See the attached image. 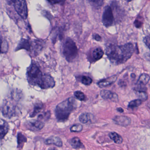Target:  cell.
I'll return each mask as SVG.
<instances>
[{"label":"cell","mask_w":150,"mask_h":150,"mask_svg":"<svg viewBox=\"0 0 150 150\" xmlns=\"http://www.w3.org/2000/svg\"><path fill=\"white\" fill-rule=\"evenodd\" d=\"M27 79L31 84L37 86L42 89L53 88L55 81L50 75L43 74L36 63H32L27 69Z\"/></svg>","instance_id":"obj_1"},{"label":"cell","mask_w":150,"mask_h":150,"mask_svg":"<svg viewBox=\"0 0 150 150\" xmlns=\"http://www.w3.org/2000/svg\"><path fill=\"white\" fill-rule=\"evenodd\" d=\"M134 51V47L131 43L121 46L111 45L107 47L106 54L111 62L116 65H119L129 59Z\"/></svg>","instance_id":"obj_2"},{"label":"cell","mask_w":150,"mask_h":150,"mask_svg":"<svg viewBox=\"0 0 150 150\" xmlns=\"http://www.w3.org/2000/svg\"><path fill=\"white\" fill-rule=\"evenodd\" d=\"M23 94L18 90L11 91L5 99L2 108V113L6 118L14 117L18 113V104L23 98Z\"/></svg>","instance_id":"obj_3"},{"label":"cell","mask_w":150,"mask_h":150,"mask_svg":"<svg viewBox=\"0 0 150 150\" xmlns=\"http://www.w3.org/2000/svg\"><path fill=\"white\" fill-rule=\"evenodd\" d=\"M75 100L73 97L69 98L58 104L55 109V115L59 122L66 121L71 112L75 108Z\"/></svg>","instance_id":"obj_4"},{"label":"cell","mask_w":150,"mask_h":150,"mask_svg":"<svg viewBox=\"0 0 150 150\" xmlns=\"http://www.w3.org/2000/svg\"><path fill=\"white\" fill-rule=\"evenodd\" d=\"M43 45L44 43L41 40L30 41L29 40L23 38L18 43L16 48V51H18L21 49H25L30 52L31 54L36 55L42 50Z\"/></svg>","instance_id":"obj_5"},{"label":"cell","mask_w":150,"mask_h":150,"mask_svg":"<svg viewBox=\"0 0 150 150\" xmlns=\"http://www.w3.org/2000/svg\"><path fill=\"white\" fill-rule=\"evenodd\" d=\"M63 53L66 59L71 62L76 59L78 54V49L75 42L70 38L66 40L63 46Z\"/></svg>","instance_id":"obj_6"},{"label":"cell","mask_w":150,"mask_h":150,"mask_svg":"<svg viewBox=\"0 0 150 150\" xmlns=\"http://www.w3.org/2000/svg\"><path fill=\"white\" fill-rule=\"evenodd\" d=\"M9 5L13 6L17 14L23 19L28 16V8L26 0H7Z\"/></svg>","instance_id":"obj_7"},{"label":"cell","mask_w":150,"mask_h":150,"mask_svg":"<svg viewBox=\"0 0 150 150\" xmlns=\"http://www.w3.org/2000/svg\"><path fill=\"white\" fill-rule=\"evenodd\" d=\"M114 20V18L112 8L110 6H106L102 17L103 24L106 27H109L113 23Z\"/></svg>","instance_id":"obj_8"},{"label":"cell","mask_w":150,"mask_h":150,"mask_svg":"<svg viewBox=\"0 0 150 150\" xmlns=\"http://www.w3.org/2000/svg\"><path fill=\"white\" fill-rule=\"evenodd\" d=\"M44 122L40 120L29 121L26 123V126L28 129L33 131L41 130L44 127Z\"/></svg>","instance_id":"obj_9"},{"label":"cell","mask_w":150,"mask_h":150,"mask_svg":"<svg viewBox=\"0 0 150 150\" xmlns=\"http://www.w3.org/2000/svg\"><path fill=\"white\" fill-rule=\"evenodd\" d=\"M113 120L115 124L122 127H127L131 123V120L130 118L123 115L115 116Z\"/></svg>","instance_id":"obj_10"},{"label":"cell","mask_w":150,"mask_h":150,"mask_svg":"<svg viewBox=\"0 0 150 150\" xmlns=\"http://www.w3.org/2000/svg\"><path fill=\"white\" fill-rule=\"evenodd\" d=\"M100 95L105 100L110 99L114 102H118V96L116 93H114L108 90H103L100 92Z\"/></svg>","instance_id":"obj_11"},{"label":"cell","mask_w":150,"mask_h":150,"mask_svg":"<svg viewBox=\"0 0 150 150\" xmlns=\"http://www.w3.org/2000/svg\"><path fill=\"white\" fill-rule=\"evenodd\" d=\"M117 79V76L116 75H113L107 78L102 79L98 83V85L101 88L107 87L111 86L116 81Z\"/></svg>","instance_id":"obj_12"},{"label":"cell","mask_w":150,"mask_h":150,"mask_svg":"<svg viewBox=\"0 0 150 150\" xmlns=\"http://www.w3.org/2000/svg\"><path fill=\"white\" fill-rule=\"evenodd\" d=\"M8 123L4 120L0 119V139H2L9 131Z\"/></svg>","instance_id":"obj_13"},{"label":"cell","mask_w":150,"mask_h":150,"mask_svg":"<svg viewBox=\"0 0 150 150\" xmlns=\"http://www.w3.org/2000/svg\"><path fill=\"white\" fill-rule=\"evenodd\" d=\"M46 144H54L57 147H61L63 146L62 141L60 137H51L45 141Z\"/></svg>","instance_id":"obj_14"},{"label":"cell","mask_w":150,"mask_h":150,"mask_svg":"<svg viewBox=\"0 0 150 150\" xmlns=\"http://www.w3.org/2000/svg\"><path fill=\"white\" fill-rule=\"evenodd\" d=\"M70 144L72 148L75 149H83L85 147L80 139L77 137L72 138L70 141Z\"/></svg>","instance_id":"obj_15"},{"label":"cell","mask_w":150,"mask_h":150,"mask_svg":"<svg viewBox=\"0 0 150 150\" xmlns=\"http://www.w3.org/2000/svg\"><path fill=\"white\" fill-rule=\"evenodd\" d=\"M150 80V76L149 74H146L141 75L139 79L137 80L136 85L139 86H144L149 83Z\"/></svg>","instance_id":"obj_16"},{"label":"cell","mask_w":150,"mask_h":150,"mask_svg":"<svg viewBox=\"0 0 150 150\" xmlns=\"http://www.w3.org/2000/svg\"><path fill=\"white\" fill-rule=\"evenodd\" d=\"M109 137L117 144H121L123 142V138L116 132H111L109 134Z\"/></svg>","instance_id":"obj_17"},{"label":"cell","mask_w":150,"mask_h":150,"mask_svg":"<svg viewBox=\"0 0 150 150\" xmlns=\"http://www.w3.org/2000/svg\"><path fill=\"white\" fill-rule=\"evenodd\" d=\"M43 105L41 103H37L34 105L33 111H32L30 116L31 117H34L37 115L38 114L41 112V110L43 109Z\"/></svg>","instance_id":"obj_18"},{"label":"cell","mask_w":150,"mask_h":150,"mask_svg":"<svg viewBox=\"0 0 150 150\" xmlns=\"http://www.w3.org/2000/svg\"><path fill=\"white\" fill-rule=\"evenodd\" d=\"M104 54L103 50L100 48H97L93 51L92 57L95 61L100 59Z\"/></svg>","instance_id":"obj_19"},{"label":"cell","mask_w":150,"mask_h":150,"mask_svg":"<svg viewBox=\"0 0 150 150\" xmlns=\"http://www.w3.org/2000/svg\"><path fill=\"white\" fill-rule=\"evenodd\" d=\"M91 114L89 113H83L79 117V121L81 123L86 124L91 120Z\"/></svg>","instance_id":"obj_20"},{"label":"cell","mask_w":150,"mask_h":150,"mask_svg":"<svg viewBox=\"0 0 150 150\" xmlns=\"http://www.w3.org/2000/svg\"><path fill=\"white\" fill-rule=\"evenodd\" d=\"M8 43L0 36V54L4 53L8 51Z\"/></svg>","instance_id":"obj_21"},{"label":"cell","mask_w":150,"mask_h":150,"mask_svg":"<svg viewBox=\"0 0 150 150\" xmlns=\"http://www.w3.org/2000/svg\"><path fill=\"white\" fill-rule=\"evenodd\" d=\"M27 142L26 137L21 133H18L17 135L18 147L22 148L24 144Z\"/></svg>","instance_id":"obj_22"},{"label":"cell","mask_w":150,"mask_h":150,"mask_svg":"<svg viewBox=\"0 0 150 150\" xmlns=\"http://www.w3.org/2000/svg\"><path fill=\"white\" fill-rule=\"evenodd\" d=\"M142 101L140 99H136L132 100L129 104L128 107L130 108H132L138 107V106L141 105Z\"/></svg>","instance_id":"obj_23"},{"label":"cell","mask_w":150,"mask_h":150,"mask_svg":"<svg viewBox=\"0 0 150 150\" xmlns=\"http://www.w3.org/2000/svg\"><path fill=\"white\" fill-rule=\"evenodd\" d=\"M82 125L80 124H76L73 125L70 129V131L71 132H81L82 130Z\"/></svg>","instance_id":"obj_24"},{"label":"cell","mask_w":150,"mask_h":150,"mask_svg":"<svg viewBox=\"0 0 150 150\" xmlns=\"http://www.w3.org/2000/svg\"><path fill=\"white\" fill-rule=\"evenodd\" d=\"M75 97L77 99L79 100L80 101H83L85 100V96L83 93L81 91H76L74 93Z\"/></svg>","instance_id":"obj_25"},{"label":"cell","mask_w":150,"mask_h":150,"mask_svg":"<svg viewBox=\"0 0 150 150\" xmlns=\"http://www.w3.org/2000/svg\"><path fill=\"white\" fill-rule=\"evenodd\" d=\"M136 94L140 98V99L141 100H146L148 99V94L145 92L136 91Z\"/></svg>","instance_id":"obj_26"},{"label":"cell","mask_w":150,"mask_h":150,"mask_svg":"<svg viewBox=\"0 0 150 150\" xmlns=\"http://www.w3.org/2000/svg\"><path fill=\"white\" fill-rule=\"evenodd\" d=\"M81 82L83 84L86 86H89L92 83V79L90 77L88 76H84L81 79Z\"/></svg>","instance_id":"obj_27"},{"label":"cell","mask_w":150,"mask_h":150,"mask_svg":"<svg viewBox=\"0 0 150 150\" xmlns=\"http://www.w3.org/2000/svg\"><path fill=\"white\" fill-rule=\"evenodd\" d=\"M90 3L94 7H101L104 4V0H88Z\"/></svg>","instance_id":"obj_28"},{"label":"cell","mask_w":150,"mask_h":150,"mask_svg":"<svg viewBox=\"0 0 150 150\" xmlns=\"http://www.w3.org/2000/svg\"><path fill=\"white\" fill-rule=\"evenodd\" d=\"M144 42L148 48H149L150 44V37L149 36H147L144 38Z\"/></svg>","instance_id":"obj_29"},{"label":"cell","mask_w":150,"mask_h":150,"mask_svg":"<svg viewBox=\"0 0 150 150\" xmlns=\"http://www.w3.org/2000/svg\"><path fill=\"white\" fill-rule=\"evenodd\" d=\"M47 1H48L50 3L55 4L60 3L63 2L64 0H47Z\"/></svg>","instance_id":"obj_30"},{"label":"cell","mask_w":150,"mask_h":150,"mask_svg":"<svg viewBox=\"0 0 150 150\" xmlns=\"http://www.w3.org/2000/svg\"><path fill=\"white\" fill-rule=\"evenodd\" d=\"M134 24L136 28H139L141 26L142 23L140 22L139 20H136L134 22Z\"/></svg>","instance_id":"obj_31"},{"label":"cell","mask_w":150,"mask_h":150,"mask_svg":"<svg viewBox=\"0 0 150 150\" xmlns=\"http://www.w3.org/2000/svg\"><path fill=\"white\" fill-rule=\"evenodd\" d=\"M93 38H94L95 40L98 41H100L101 40V37L97 34H95L93 35Z\"/></svg>","instance_id":"obj_32"},{"label":"cell","mask_w":150,"mask_h":150,"mask_svg":"<svg viewBox=\"0 0 150 150\" xmlns=\"http://www.w3.org/2000/svg\"><path fill=\"white\" fill-rule=\"evenodd\" d=\"M117 110L118 112L120 113L123 112H124V110H123V109H122V108H117Z\"/></svg>","instance_id":"obj_33"},{"label":"cell","mask_w":150,"mask_h":150,"mask_svg":"<svg viewBox=\"0 0 150 150\" xmlns=\"http://www.w3.org/2000/svg\"><path fill=\"white\" fill-rule=\"evenodd\" d=\"M125 1H132V0H125Z\"/></svg>","instance_id":"obj_34"},{"label":"cell","mask_w":150,"mask_h":150,"mask_svg":"<svg viewBox=\"0 0 150 150\" xmlns=\"http://www.w3.org/2000/svg\"><path fill=\"white\" fill-rule=\"evenodd\" d=\"M56 150L55 149H51V150Z\"/></svg>","instance_id":"obj_35"}]
</instances>
